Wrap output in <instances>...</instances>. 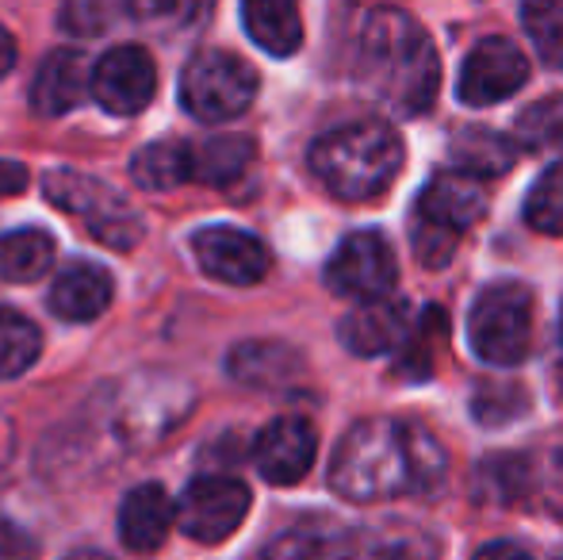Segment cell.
I'll return each mask as SVG.
<instances>
[{"mask_svg":"<svg viewBox=\"0 0 563 560\" xmlns=\"http://www.w3.org/2000/svg\"><path fill=\"white\" fill-rule=\"evenodd\" d=\"M242 23L253 43L273 58H288L303 46V20L288 0H250L242 8Z\"/></svg>","mask_w":563,"mask_h":560,"instance_id":"obj_21","label":"cell"},{"mask_svg":"<svg viewBox=\"0 0 563 560\" xmlns=\"http://www.w3.org/2000/svg\"><path fill=\"white\" fill-rule=\"evenodd\" d=\"M89 92L112 116H139L157 92V66L146 46H115L89 74Z\"/></svg>","mask_w":563,"mask_h":560,"instance_id":"obj_11","label":"cell"},{"mask_svg":"<svg viewBox=\"0 0 563 560\" xmlns=\"http://www.w3.org/2000/svg\"><path fill=\"white\" fill-rule=\"evenodd\" d=\"M560 330H563V311H560Z\"/></svg>","mask_w":563,"mask_h":560,"instance_id":"obj_39","label":"cell"},{"mask_svg":"<svg viewBox=\"0 0 563 560\" xmlns=\"http://www.w3.org/2000/svg\"><path fill=\"white\" fill-rule=\"evenodd\" d=\"M449 154L456 162V173L472 180H487V177H503L514 169L518 162V146L514 139L498 135L490 128H460L449 139Z\"/></svg>","mask_w":563,"mask_h":560,"instance_id":"obj_20","label":"cell"},{"mask_svg":"<svg viewBox=\"0 0 563 560\" xmlns=\"http://www.w3.org/2000/svg\"><path fill=\"white\" fill-rule=\"evenodd\" d=\"M12 66H15V39H12V31L0 23V77L12 74Z\"/></svg>","mask_w":563,"mask_h":560,"instance_id":"obj_37","label":"cell"},{"mask_svg":"<svg viewBox=\"0 0 563 560\" xmlns=\"http://www.w3.org/2000/svg\"><path fill=\"white\" fill-rule=\"evenodd\" d=\"M177 526V503L162 484H139L119 503V541L131 553H157Z\"/></svg>","mask_w":563,"mask_h":560,"instance_id":"obj_15","label":"cell"},{"mask_svg":"<svg viewBox=\"0 0 563 560\" xmlns=\"http://www.w3.org/2000/svg\"><path fill=\"white\" fill-rule=\"evenodd\" d=\"M54 265V239L35 227L0 234V281L27 284L46 277Z\"/></svg>","mask_w":563,"mask_h":560,"instance_id":"obj_24","label":"cell"},{"mask_svg":"<svg viewBox=\"0 0 563 560\" xmlns=\"http://www.w3.org/2000/svg\"><path fill=\"white\" fill-rule=\"evenodd\" d=\"M353 557V534L334 518H307L284 530L265 546L261 560H349Z\"/></svg>","mask_w":563,"mask_h":560,"instance_id":"obj_19","label":"cell"},{"mask_svg":"<svg viewBox=\"0 0 563 560\" xmlns=\"http://www.w3.org/2000/svg\"><path fill=\"white\" fill-rule=\"evenodd\" d=\"M356 77L395 116H426L441 89L438 46L410 12L376 8L361 28Z\"/></svg>","mask_w":563,"mask_h":560,"instance_id":"obj_2","label":"cell"},{"mask_svg":"<svg viewBox=\"0 0 563 560\" xmlns=\"http://www.w3.org/2000/svg\"><path fill=\"white\" fill-rule=\"evenodd\" d=\"M253 139L245 135H211L192 146V180L211 188L234 185L253 162Z\"/></svg>","mask_w":563,"mask_h":560,"instance_id":"obj_23","label":"cell"},{"mask_svg":"<svg viewBox=\"0 0 563 560\" xmlns=\"http://www.w3.org/2000/svg\"><path fill=\"white\" fill-rule=\"evenodd\" d=\"M467 338L487 365H521L533 350V292L518 281L487 284L467 315Z\"/></svg>","mask_w":563,"mask_h":560,"instance_id":"obj_5","label":"cell"},{"mask_svg":"<svg viewBox=\"0 0 563 560\" xmlns=\"http://www.w3.org/2000/svg\"><path fill=\"white\" fill-rule=\"evenodd\" d=\"M27 185H31L27 165L0 157V196H20V193H27Z\"/></svg>","mask_w":563,"mask_h":560,"instance_id":"obj_35","label":"cell"},{"mask_svg":"<svg viewBox=\"0 0 563 560\" xmlns=\"http://www.w3.org/2000/svg\"><path fill=\"white\" fill-rule=\"evenodd\" d=\"M487 188L483 180H472L464 173H438L426 185V193L415 204L410 219V239H415V257L430 270L452 262L456 242L487 216Z\"/></svg>","mask_w":563,"mask_h":560,"instance_id":"obj_4","label":"cell"},{"mask_svg":"<svg viewBox=\"0 0 563 560\" xmlns=\"http://www.w3.org/2000/svg\"><path fill=\"white\" fill-rule=\"evenodd\" d=\"M192 254L208 277L223 284H257L273 265L265 242L238 227H203L192 234Z\"/></svg>","mask_w":563,"mask_h":560,"instance_id":"obj_12","label":"cell"},{"mask_svg":"<svg viewBox=\"0 0 563 560\" xmlns=\"http://www.w3.org/2000/svg\"><path fill=\"white\" fill-rule=\"evenodd\" d=\"M475 419L487 422V426H503V422H514L529 411V396L521 384L514 381H498V384H483L475 392V404H472Z\"/></svg>","mask_w":563,"mask_h":560,"instance_id":"obj_32","label":"cell"},{"mask_svg":"<svg viewBox=\"0 0 563 560\" xmlns=\"http://www.w3.org/2000/svg\"><path fill=\"white\" fill-rule=\"evenodd\" d=\"M131 180L146 193H169V188L188 185L192 180V146L180 139L150 142L134 154Z\"/></svg>","mask_w":563,"mask_h":560,"instance_id":"obj_22","label":"cell"},{"mask_svg":"<svg viewBox=\"0 0 563 560\" xmlns=\"http://www.w3.org/2000/svg\"><path fill=\"white\" fill-rule=\"evenodd\" d=\"M0 560H35V541L12 523H0Z\"/></svg>","mask_w":563,"mask_h":560,"instance_id":"obj_34","label":"cell"},{"mask_svg":"<svg viewBox=\"0 0 563 560\" xmlns=\"http://www.w3.org/2000/svg\"><path fill=\"white\" fill-rule=\"evenodd\" d=\"M43 196L54 208L77 216L89 234L112 250H134L142 239V216L115 193L112 185L77 169H51L43 177Z\"/></svg>","mask_w":563,"mask_h":560,"instance_id":"obj_6","label":"cell"},{"mask_svg":"<svg viewBox=\"0 0 563 560\" xmlns=\"http://www.w3.org/2000/svg\"><path fill=\"white\" fill-rule=\"evenodd\" d=\"M314 457H319V433L299 415H284L273 419L253 441V464L268 484H299L311 472Z\"/></svg>","mask_w":563,"mask_h":560,"instance_id":"obj_13","label":"cell"},{"mask_svg":"<svg viewBox=\"0 0 563 560\" xmlns=\"http://www.w3.org/2000/svg\"><path fill=\"white\" fill-rule=\"evenodd\" d=\"M115 296V281L92 262H69L51 284V311L66 322H89L108 311Z\"/></svg>","mask_w":563,"mask_h":560,"instance_id":"obj_17","label":"cell"},{"mask_svg":"<svg viewBox=\"0 0 563 560\" xmlns=\"http://www.w3.org/2000/svg\"><path fill=\"white\" fill-rule=\"evenodd\" d=\"M89 97V66L77 51H54L38 66L35 81H31V112L43 120H58V116L74 112L81 100Z\"/></svg>","mask_w":563,"mask_h":560,"instance_id":"obj_16","label":"cell"},{"mask_svg":"<svg viewBox=\"0 0 563 560\" xmlns=\"http://www.w3.org/2000/svg\"><path fill=\"white\" fill-rule=\"evenodd\" d=\"M368 560H441V541L433 530L407 518H395L391 526L372 534L368 541Z\"/></svg>","mask_w":563,"mask_h":560,"instance_id":"obj_27","label":"cell"},{"mask_svg":"<svg viewBox=\"0 0 563 560\" xmlns=\"http://www.w3.org/2000/svg\"><path fill=\"white\" fill-rule=\"evenodd\" d=\"M445 472V449L422 426L364 419L338 441L330 487L349 503H379L402 492H438Z\"/></svg>","mask_w":563,"mask_h":560,"instance_id":"obj_1","label":"cell"},{"mask_svg":"<svg viewBox=\"0 0 563 560\" xmlns=\"http://www.w3.org/2000/svg\"><path fill=\"white\" fill-rule=\"evenodd\" d=\"M521 23H526L529 39L541 51V58L552 69H563V4L556 0H537V4L521 8Z\"/></svg>","mask_w":563,"mask_h":560,"instance_id":"obj_31","label":"cell"},{"mask_svg":"<svg viewBox=\"0 0 563 560\" xmlns=\"http://www.w3.org/2000/svg\"><path fill=\"white\" fill-rule=\"evenodd\" d=\"M529 81V62L506 35H487L467 51L456 77V97L467 108H487L514 97Z\"/></svg>","mask_w":563,"mask_h":560,"instance_id":"obj_10","label":"cell"},{"mask_svg":"<svg viewBox=\"0 0 563 560\" xmlns=\"http://www.w3.org/2000/svg\"><path fill=\"white\" fill-rule=\"evenodd\" d=\"M410 330V311L402 299H368L356 304L338 322L341 345L356 358H379L387 350H399Z\"/></svg>","mask_w":563,"mask_h":560,"instance_id":"obj_14","label":"cell"},{"mask_svg":"<svg viewBox=\"0 0 563 560\" xmlns=\"http://www.w3.org/2000/svg\"><path fill=\"white\" fill-rule=\"evenodd\" d=\"M66 560H108L104 553H92V549H81V553H74V557H66Z\"/></svg>","mask_w":563,"mask_h":560,"instance_id":"obj_38","label":"cell"},{"mask_svg":"<svg viewBox=\"0 0 563 560\" xmlns=\"http://www.w3.org/2000/svg\"><path fill=\"white\" fill-rule=\"evenodd\" d=\"M521 503H541L544 510L563 515V438L521 453Z\"/></svg>","mask_w":563,"mask_h":560,"instance_id":"obj_25","label":"cell"},{"mask_svg":"<svg viewBox=\"0 0 563 560\" xmlns=\"http://www.w3.org/2000/svg\"><path fill=\"white\" fill-rule=\"evenodd\" d=\"M257 97V69L230 51H200L180 77V105L200 123H227Z\"/></svg>","mask_w":563,"mask_h":560,"instance_id":"obj_7","label":"cell"},{"mask_svg":"<svg viewBox=\"0 0 563 560\" xmlns=\"http://www.w3.org/2000/svg\"><path fill=\"white\" fill-rule=\"evenodd\" d=\"M560 560H563V553H560Z\"/></svg>","mask_w":563,"mask_h":560,"instance_id":"obj_40","label":"cell"},{"mask_svg":"<svg viewBox=\"0 0 563 560\" xmlns=\"http://www.w3.org/2000/svg\"><path fill=\"white\" fill-rule=\"evenodd\" d=\"M38 350H43V334L27 315L0 307V381L27 373L35 365Z\"/></svg>","mask_w":563,"mask_h":560,"instance_id":"obj_28","label":"cell"},{"mask_svg":"<svg viewBox=\"0 0 563 560\" xmlns=\"http://www.w3.org/2000/svg\"><path fill=\"white\" fill-rule=\"evenodd\" d=\"M119 15V8L112 4H97V0H81V4H66L62 8V28L74 31L81 39H92V35H104L108 23Z\"/></svg>","mask_w":563,"mask_h":560,"instance_id":"obj_33","label":"cell"},{"mask_svg":"<svg viewBox=\"0 0 563 560\" xmlns=\"http://www.w3.org/2000/svg\"><path fill=\"white\" fill-rule=\"evenodd\" d=\"M399 277V262H395L391 242L379 231H353L341 239L334 257L327 262V284L330 292L356 304L368 299H387Z\"/></svg>","mask_w":563,"mask_h":560,"instance_id":"obj_8","label":"cell"},{"mask_svg":"<svg viewBox=\"0 0 563 560\" xmlns=\"http://www.w3.org/2000/svg\"><path fill=\"white\" fill-rule=\"evenodd\" d=\"M526 223L537 234H563V162H552L526 196Z\"/></svg>","mask_w":563,"mask_h":560,"instance_id":"obj_29","label":"cell"},{"mask_svg":"<svg viewBox=\"0 0 563 560\" xmlns=\"http://www.w3.org/2000/svg\"><path fill=\"white\" fill-rule=\"evenodd\" d=\"M472 560H533V557L521 546H514V541H490V546H483Z\"/></svg>","mask_w":563,"mask_h":560,"instance_id":"obj_36","label":"cell"},{"mask_svg":"<svg viewBox=\"0 0 563 560\" xmlns=\"http://www.w3.org/2000/svg\"><path fill=\"white\" fill-rule=\"evenodd\" d=\"M402 169V139L387 123H345L311 146V173L345 204L376 200Z\"/></svg>","mask_w":563,"mask_h":560,"instance_id":"obj_3","label":"cell"},{"mask_svg":"<svg viewBox=\"0 0 563 560\" xmlns=\"http://www.w3.org/2000/svg\"><path fill=\"white\" fill-rule=\"evenodd\" d=\"M253 495L234 476H196L177 503V526L192 541L219 546L245 523Z\"/></svg>","mask_w":563,"mask_h":560,"instance_id":"obj_9","label":"cell"},{"mask_svg":"<svg viewBox=\"0 0 563 560\" xmlns=\"http://www.w3.org/2000/svg\"><path fill=\"white\" fill-rule=\"evenodd\" d=\"M514 146L529 154H563V92L541 97L514 123Z\"/></svg>","mask_w":563,"mask_h":560,"instance_id":"obj_26","label":"cell"},{"mask_svg":"<svg viewBox=\"0 0 563 560\" xmlns=\"http://www.w3.org/2000/svg\"><path fill=\"white\" fill-rule=\"evenodd\" d=\"M227 373L245 388H284L303 373V358L291 350L288 342H273V338H253L230 350Z\"/></svg>","mask_w":563,"mask_h":560,"instance_id":"obj_18","label":"cell"},{"mask_svg":"<svg viewBox=\"0 0 563 560\" xmlns=\"http://www.w3.org/2000/svg\"><path fill=\"white\" fill-rule=\"evenodd\" d=\"M449 338V327H445V315L441 307H426L418 315V322H410L407 338H402V358H399V369H407L410 376H430L433 373V358L430 350H441Z\"/></svg>","mask_w":563,"mask_h":560,"instance_id":"obj_30","label":"cell"}]
</instances>
